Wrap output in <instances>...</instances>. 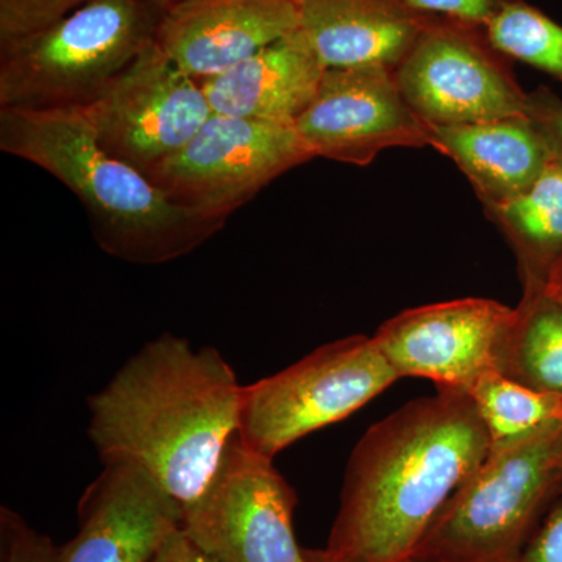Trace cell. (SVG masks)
<instances>
[{"mask_svg":"<svg viewBox=\"0 0 562 562\" xmlns=\"http://www.w3.org/2000/svg\"><path fill=\"white\" fill-rule=\"evenodd\" d=\"M562 420L492 446L450 498L416 557L450 562H519L562 495Z\"/></svg>","mask_w":562,"mask_h":562,"instance_id":"5","label":"cell"},{"mask_svg":"<svg viewBox=\"0 0 562 562\" xmlns=\"http://www.w3.org/2000/svg\"><path fill=\"white\" fill-rule=\"evenodd\" d=\"M154 7H158L162 11L171 9V7L179 5V3L188 2V0H146Z\"/></svg>","mask_w":562,"mask_h":562,"instance_id":"29","label":"cell"},{"mask_svg":"<svg viewBox=\"0 0 562 562\" xmlns=\"http://www.w3.org/2000/svg\"><path fill=\"white\" fill-rule=\"evenodd\" d=\"M484 211L512 244L522 286H546L562 261V154L522 194Z\"/></svg>","mask_w":562,"mask_h":562,"instance_id":"18","label":"cell"},{"mask_svg":"<svg viewBox=\"0 0 562 562\" xmlns=\"http://www.w3.org/2000/svg\"><path fill=\"white\" fill-rule=\"evenodd\" d=\"M527 116L541 131L550 147L562 154V99L541 87L528 94Z\"/></svg>","mask_w":562,"mask_h":562,"instance_id":"25","label":"cell"},{"mask_svg":"<svg viewBox=\"0 0 562 562\" xmlns=\"http://www.w3.org/2000/svg\"><path fill=\"white\" fill-rule=\"evenodd\" d=\"M543 290L549 292L558 302L562 303V261L553 269L552 273H550Z\"/></svg>","mask_w":562,"mask_h":562,"instance_id":"28","label":"cell"},{"mask_svg":"<svg viewBox=\"0 0 562 562\" xmlns=\"http://www.w3.org/2000/svg\"><path fill=\"white\" fill-rule=\"evenodd\" d=\"M416 11L446 14L468 24H490L492 18L509 2L503 0H402Z\"/></svg>","mask_w":562,"mask_h":562,"instance_id":"24","label":"cell"},{"mask_svg":"<svg viewBox=\"0 0 562 562\" xmlns=\"http://www.w3.org/2000/svg\"><path fill=\"white\" fill-rule=\"evenodd\" d=\"M310 562H327L321 557L319 550H306Z\"/></svg>","mask_w":562,"mask_h":562,"instance_id":"30","label":"cell"},{"mask_svg":"<svg viewBox=\"0 0 562 562\" xmlns=\"http://www.w3.org/2000/svg\"><path fill=\"white\" fill-rule=\"evenodd\" d=\"M558 471H560L562 476V452L560 454V460H558Z\"/></svg>","mask_w":562,"mask_h":562,"instance_id":"32","label":"cell"},{"mask_svg":"<svg viewBox=\"0 0 562 562\" xmlns=\"http://www.w3.org/2000/svg\"><path fill=\"white\" fill-rule=\"evenodd\" d=\"M0 150L38 166L77 195L103 251L132 265L191 254L225 222L173 203L99 146L83 109H0Z\"/></svg>","mask_w":562,"mask_h":562,"instance_id":"3","label":"cell"},{"mask_svg":"<svg viewBox=\"0 0 562 562\" xmlns=\"http://www.w3.org/2000/svg\"><path fill=\"white\" fill-rule=\"evenodd\" d=\"M430 132L432 149L452 158L484 209L522 194L554 155L527 114L473 124L430 125Z\"/></svg>","mask_w":562,"mask_h":562,"instance_id":"17","label":"cell"},{"mask_svg":"<svg viewBox=\"0 0 562 562\" xmlns=\"http://www.w3.org/2000/svg\"><path fill=\"white\" fill-rule=\"evenodd\" d=\"M301 31L327 69L395 70L427 31L402 0H299Z\"/></svg>","mask_w":562,"mask_h":562,"instance_id":"15","label":"cell"},{"mask_svg":"<svg viewBox=\"0 0 562 562\" xmlns=\"http://www.w3.org/2000/svg\"><path fill=\"white\" fill-rule=\"evenodd\" d=\"M491 447L517 441L539 428L562 420V401L532 391L495 371L469 391Z\"/></svg>","mask_w":562,"mask_h":562,"instance_id":"20","label":"cell"},{"mask_svg":"<svg viewBox=\"0 0 562 562\" xmlns=\"http://www.w3.org/2000/svg\"><path fill=\"white\" fill-rule=\"evenodd\" d=\"M313 158L294 122L213 113L198 135L147 179L177 205L227 222L271 181Z\"/></svg>","mask_w":562,"mask_h":562,"instance_id":"7","label":"cell"},{"mask_svg":"<svg viewBox=\"0 0 562 562\" xmlns=\"http://www.w3.org/2000/svg\"><path fill=\"white\" fill-rule=\"evenodd\" d=\"M519 562H562V503L547 514Z\"/></svg>","mask_w":562,"mask_h":562,"instance_id":"26","label":"cell"},{"mask_svg":"<svg viewBox=\"0 0 562 562\" xmlns=\"http://www.w3.org/2000/svg\"><path fill=\"white\" fill-rule=\"evenodd\" d=\"M243 387L220 351L165 333L88 398V435L102 461L136 462L183 512L238 435Z\"/></svg>","mask_w":562,"mask_h":562,"instance_id":"2","label":"cell"},{"mask_svg":"<svg viewBox=\"0 0 562 562\" xmlns=\"http://www.w3.org/2000/svg\"><path fill=\"white\" fill-rule=\"evenodd\" d=\"M398 379L373 336L325 344L284 371L243 387L239 439L273 460L310 432L357 413Z\"/></svg>","mask_w":562,"mask_h":562,"instance_id":"6","label":"cell"},{"mask_svg":"<svg viewBox=\"0 0 562 562\" xmlns=\"http://www.w3.org/2000/svg\"><path fill=\"white\" fill-rule=\"evenodd\" d=\"M79 531L60 547V562H149L181 527V506L146 469L103 461L79 502Z\"/></svg>","mask_w":562,"mask_h":562,"instance_id":"13","label":"cell"},{"mask_svg":"<svg viewBox=\"0 0 562 562\" xmlns=\"http://www.w3.org/2000/svg\"><path fill=\"white\" fill-rule=\"evenodd\" d=\"M236 435L201 497L181 512V528L217 562H310L295 539L297 497Z\"/></svg>","mask_w":562,"mask_h":562,"instance_id":"8","label":"cell"},{"mask_svg":"<svg viewBox=\"0 0 562 562\" xmlns=\"http://www.w3.org/2000/svg\"><path fill=\"white\" fill-rule=\"evenodd\" d=\"M146 0H90L25 38L2 44L0 109H87L157 36Z\"/></svg>","mask_w":562,"mask_h":562,"instance_id":"4","label":"cell"},{"mask_svg":"<svg viewBox=\"0 0 562 562\" xmlns=\"http://www.w3.org/2000/svg\"><path fill=\"white\" fill-rule=\"evenodd\" d=\"M491 452L469 392L438 387L364 432L344 476L327 562H409Z\"/></svg>","mask_w":562,"mask_h":562,"instance_id":"1","label":"cell"},{"mask_svg":"<svg viewBox=\"0 0 562 562\" xmlns=\"http://www.w3.org/2000/svg\"><path fill=\"white\" fill-rule=\"evenodd\" d=\"M498 372L562 401V303L543 288H524L503 344Z\"/></svg>","mask_w":562,"mask_h":562,"instance_id":"19","label":"cell"},{"mask_svg":"<svg viewBox=\"0 0 562 562\" xmlns=\"http://www.w3.org/2000/svg\"><path fill=\"white\" fill-rule=\"evenodd\" d=\"M299 31V0H188L162 13L155 41L205 81Z\"/></svg>","mask_w":562,"mask_h":562,"instance_id":"14","label":"cell"},{"mask_svg":"<svg viewBox=\"0 0 562 562\" xmlns=\"http://www.w3.org/2000/svg\"><path fill=\"white\" fill-rule=\"evenodd\" d=\"M325 70L299 31L201 83L214 114L295 124L316 98Z\"/></svg>","mask_w":562,"mask_h":562,"instance_id":"16","label":"cell"},{"mask_svg":"<svg viewBox=\"0 0 562 562\" xmlns=\"http://www.w3.org/2000/svg\"><path fill=\"white\" fill-rule=\"evenodd\" d=\"M514 308L491 299H458L406 310L373 335L401 379L417 376L438 387L469 392L498 371Z\"/></svg>","mask_w":562,"mask_h":562,"instance_id":"10","label":"cell"},{"mask_svg":"<svg viewBox=\"0 0 562 562\" xmlns=\"http://www.w3.org/2000/svg\"><path fill=\"white\" fill-rule=\"evenodd\" d=\"M90 0H0V41L25 38L68 16Z\"/></svg>","mask_w":562,"mask_h":562,"instance_id":"22","label":"cell"},{"mask_svg":"<svg viewBox=\"0 0 562 562\" xmlns=\"http://www.w3.org/2000/svg\"><path fill=\"white\" fill-rule=\"evenodd\" d=\"M295 127L316 157L368 166L392 147L431 146L430 125L403 98L384 66L327 69Z\"/></svg>","mask_w":562,"mask_h":562,"instance_id":"11","label":"cell"},{"mask_svg":"<svg viewBox=\"0 0 562 562\" xmlns=\"http://www.w3.org/2000/svg\"><path fill=\"white\" fill-rule=\"evenodd\" d=\"M0 541L2 562H60V547L5 506L0 509Z\"/></svg>","mask_w":562,"mask_h":562,"instance_id":"23","label":"cell"},{"mask_svg":"<svg viewBox=\"0 0 562 562\" xmlns=\"http://www.w3.org/2000/svg\"><path fill=\"white\" fill-rule=\"evenodd\" d=\"M409 562H450V561L424 560V558H413V560Z\"/></svg>","mask_w":562,"mask_h":562,"instance_id":"31","label":"cell"},{"mask_svg":"<svg viewBox=\"0 0 562 562\" xmlns=\"http://www.w3.org/2000/svg\"><path fill=\"white\" fill-rule=\"evenodd\" d=\"M494 49L562 80V25L522 2H509L487 24Z\"/></svg>","mask_w":562,"mask_h":562,"instance_id":"21","label":"cell"},{"mask_svg":"<svg viewBox=\"0 0 562 562\" xmlns=\"http://www.w3.org/2000/svg\"><path fill=\"white\" fill-rule=\"evenodd\" d=\"M149 562H217L179 528L162 542Z\"/></svg>","mask_w":562,"mask_h":562,"instance_id":"27","label":"cell"},{"mask_svg":"<svg viewBox=\"0 0 562 562\" xmlns=\"http://www.w3.org/2000/svg\"><path fill=\"white\" fill-rule=\"evenodd\" d=\"M83 110L99 146L146 177L176 157L213 116L201 81L169 60L157 41Z\"/></svg>","mask_w":562,"mask_h":562,"instance_id":"9","label":"cell"},{"mask_svg":"<svg viewBox=\"0 0 562 562\" xmlns=\"http://www.w3.org/2000/svg\"><path fill=\"white\" fill-rule=\"evenodd\" d=\"M403 98L432 127L525 116L528 92L482 44L428 27L394 70Z\"/></svg>","mask_w":562,"mask_h":562,"instance_id":"12","label":"cell"}]
</instances>
